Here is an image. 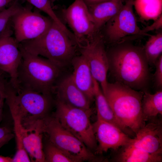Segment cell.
<instances>
[{
	"mask_svg": "<svg viewBox=\"0 0 162 162\" xmlns=\"http://www.w3.org/2000/svg\"><path fill=\"white\" fill-rule=\"evenodd\" d=\"M113 44L107 54L109 70L116 82L136 90H147L150 76L143 47L127 41Z\"/></svg>",
	"mask_w": 162,
	"mask_h": 162,
	"instance_id": "obj_1",
	"label": "cell"
},
{
	"mask_svg": "<svg viewBox=\"0 0 162 162\" xmlns=\"http://www.w3.org/2000/svg\"><path fill=\"white\" fill-rule=\"evenodd\" d=\"M4 93L14 121L26 129L41 124L50 116L55 105L52 94L20 88L16 89L6 81Z\"/></svg>",
	"mask_w": 162,
	"mask_h": 162,
	"instance_id": "obj_2",
	"label": "cell"
},
{
	"mask_svg": "<svg viewBox=\"0 0 162 162\" xmlns=\"http://www.w3.org/2000/svg\"><path fill=\"white\" fill-rule=\"evenodd\" d=\"M143 91L119 82H108L104 94L123 131L130 137L146 124L142 111Z\"/></svg>",
	"mask_w": 162,
	"mask_h": 162,
	"instance_id": "obj_3",
	"label": "cell"
},
{
	"mask_svg": "<svg viewBox=\"0 0 162 162\" xmlns=\"http://www.w3.org/2000/svg\"><path fill=\"white\" fill-rule=\"evenodd\" d=\"M19 45L29 53L44 57L61 69L71 63L78 46L74 37L53 21L43 34Z\"/></svg>",
	"mask_w": 162,
	"mask_h": 162,
	"instance_id": "obj_4",
	"label": "cell"
},
{
	"mask_svg": "<svg viewBox=\"0 0 162 162\" xmlns=\"http://www.w3.org/2000/svg\"><path fill=\"white\" fill-rule=\"evenodd\" d=\"M19 47L22 59L17 70V88L53 94L62 69L46 58Z\"/></svg>",
	"mask_w": 162,
	"mask_h": 162,
	"instance_id": "obj_5",
	"label": "cell"
},
{
	"mask_svg": "<svg viewBox=\"0 0 162 162\" xmlns=\"http://www.w3.org/2000/svg\"><path fill=\"white\" fill-rule=\"evenodd\" d=\"M55 105L54 116L63 127L96 152L98 143L90 120L92 110L73 107L56 99Z\"/></svg>",
	"mask_w": 162,
	"mask_h": 162,
	"instance_id": "obj_6",
	"label": "cell"
},
{
	"mask_svg": "<svg viewBox=\"0 0 162 162\" xmlns=\"http://www.w3.org/2000/svg\"><path fill=\"white\" fill-rule=\"evenodd\" d=\"M44 133L48 136L49 142L58 148L75 155L83 161H101L81 141L65 129L54 116L44 120Z\"/></svg>",
	"mask_w": 162,
	"mask_h": 162,
	"instance_id": "obj_7",
	"label": "cell"
},
{
	"mask_svg": "<svg viewBox=\"0 0 162 162\" xmlns=\"http://www.w3.org/2000/svg\"><path fill=\"white\" fill-rule=\"evenodd\" d=\"M62 12L79 48L89 43L98 33L88 6L83 0H75Z\"/></svg>",
	"mask_w": 162,
	"mask_h": 162,
	"instance_id": "obj_8",
	"label": "cell"
},
{
	"mask_svg": "<svg viewBox=\"0 0 162 162\" xmlns=\"http://www.w3.org/2000/svg\"><path fill=\"white\" fill-rule=\"evenodd\" d=\"M134 0H126L120 10L104 26V38L114 44L127 41L128 37L150 36L143 33L137 24L133 10Z\"/></svg>",
	"mask_w": 162,
	"mask_h": 162,
	"instance_id": "obj_9",
	"label": "cell"
},
{
	"mask_svg": "<svg viewBox=\"0 0 162 162\" xmlns=\"http://www.w3.org/2000/svg\"><path fill=\"white\" fill-rule=\"evenodd\" d=\"M29 5L22 6L14 16L11 26L14 38L18 43L36 38L45 33L53 20Z\"/></svg>",
	"mask_w": 162,
	"mask_h": 162,
	"instance_id": "obj_10",
	"label": "cell"
},
{
	"mask_svg": "<svg viewBox=\"0 0 162 162\" xmlns=\"http://www.w3.org/2000/svg\"><path fill=\"white\" fill-rule=\"evenodd\" d=\"M80 49L81 54L88 63L92 76L98 82L104 94L108 82L107 77L109 64L103 36L98 33Z\"/></svg>",
	"mask_w": 162,
	"mask_h": 162,
	"instance_id": "obj_11",
	"label": "cell"
},
{
	"mask_svg": "<svg viewBox=\"0 0 162 162\" xmlns=\"http://www.w3.org/2000/svg\"><path fill=\"white\" fill-rule=\"evenodd\" d=\"M12 28L0 38V70L8 74L10 83L14 88L18 87L17 70L22 59V54L14 37Z\"/></svg>",
	"mask_w": 162,
	"mask_h": 162,
	"instance_id": "obj_12",
	"label": "cell"
},
{
	"mask_svg": "<svg viewBox=\"0 0 162 162\" xmlns=\"http://www.w3.org/2000/svg\"><path fill=\"white\" fill-rule=\"evenodd\" d=\"M97 142V153L113 151L130 142L132 138L114 125L97 118L92 124Z\"/></svg>",
	"mask_w": 162,
	"mask_h": 162,
	"instance_id": "obj_13",
	"label": "cell"
},
{
	"mask_svg": "<svg viewBox=\"0 0 162 162\" xmlns=\"http://www.w3.org/2000/svg\"><path fill=\"white\" fill-rule=\"evenodd\" d=\"M56 99L70 106L91 111V102L74 83L71 75L58 80L55 88Z\"/></svg>",
	"mask_w": 162,
	"mask_h": 162,
	"instance_id": "obj_14",
	"label": "cell"
},
{
	"mask_svg": "<svg viewBox=\"0 0 162 162\" xmlns=\"http://www.w3.org/2000/svg\"><path fill=\"white\" fill-rule=\"evenodd\" d=\"M131 142L152 154H162V126L161 122L152 121L140 129Z\"/></svg>",
	"mask_w": 162,
	"mask_h": 162,
	"instance_id": "obj_15",
	"label": "cell"
},
{
	"mask_svg": "<svg viewBox=\"0 0 162 162\" xmlns=\"http://www.w3.org/2000/svg\"><path fill=\"white\" fill-rule=\"evenodd\" d=\"M19 130L24 147L31 162H45L42 142L43 124L26 129L14 122Z\"/></svg>",
	"mask_w": 162,
	"mask_h": 162,
	"instance_id": "obj_16",
	"label": "cell"
},
{
	"mask_svg": "<svg viewBox=\"0 0 162 162\" xmlns=\"http://www.w3.org/2000/svg\"><path fill=\"white\" fill-rule=\"evenodd\" d=\"M71 63L73 68L71 76L74 83L92 102L94 100L93 78L88 63L81 54L75 56Z\"/></svg>",
	"mask_w": 162,
	"mask_h": 162,
	"instance_id": "obj_17",
	"label": "cell"
},
{
	"mask_svg": "<svg viewBox=\"0 0 162 162\" xmlns=\"http://www.w3.org/2000/svg\"><path fill=\"white\" fill-rule=\"evenodd\" d=\"M114 151L115 152L112 158V160L113 162L162 161V154H152L148 153L135 146L131 142Z\"/></svg>",
	"mask_w": 162,
	"mask_h": 162,
	"instance_id": "obj_18",
	"label": "cell"
},
{
	"mask_svg": "<svg viewBox=\"0 0 162 162\" xmlns=\"http://www.w3.org/2000/svg\"><path fill=\"white\" fill-rule=\"evenodd\" d=\"M126 0H109L88 5L98 32L121 9Z\"/></svg>",
	"mask_w": 162,
	"mask_h": 162,
	"instance_id": "obj_19",
	"label": "cell"
},
{
	"mask_svg": "<svg viewBox=\"0 0 162 162\" xmlns=\"http://www.w3.org/2000/svg\"><path fill=\"white\" fill-rule=\"evenodd\" d=\"M93 82L97 118L114 125L123 131L122 127L118 122L99 83L94 78Z\"/></svg>",
	"mask_w": 162,
	"mask_h": 162,
	"instance_id": "obj_20",
	"label": "cell"
},
{
	"mask_svg": "<svg viewBox=\"0 0 162 162\" xmlns=\"http://www.w3.org/2000/svg\"><path fill=\"white\" fill-rule=\"evenodd\" d=\"M142 111L145 122L154 119L162 115V90L160 89L152 94L147 90L143 91L142 102Z\"/></svg>",
	"mask_w": 162,
	"mask_h": 162,
	"instance_id": "obj_21",
	"label": "cell"
},
{
	"mask_svg": "<svg viewBox=\"0 0 162 162\" xmlns=\"http://www.w3.org/2000/svg\"><path fill=\"white\" fill-rule=\"evenodd\" d=\"M133 6L144 20L154 21L162 14V0H134Z\"/></svg>",
	"mask_w": 162,
	"mask_h": 162,
	"instance_id": "obj_22",
	"label": "cell"
},
{
	"mask_svg": "<svg viewBox=\"0 0 162 162\" xmlns=\"http://www.w3.org/2000/svg\"><path fill=\"white\" fill-rule=\"evenodd\" d=\"M45 162H81L79 157L56 146L49 142L43 148Z\"/></svg>",
	"mask_w": 162,
	"mask_h": 162,
	"instance_id": "obj_23",
	"label": "cell"
},
{
	"mask_svg": "<svg viewBox=\"0 0 162 162\" xmlns=\"http://www.w3.org/2000/svg\"><path fill=\"white\" fill-rule=\"evenodd\" d=\"M149 36L143 49L149 64L154 65L162 55V33L160 32Z\"/></svg>",
	"mask_w": 162,
	"mask_h": 162,
	"instance_id": "obj_24",
	"label": "cell"
},
{
	"mask_svg": "<svg viewBox=\"0 0 162 162\" xmlns=\"http://www.w3.org/2000/svg\"><path fill=\"white\" fill-rule=\"evenodd\" d=\"M19 1H15L9 7L0 11V38L7 31L12 28V18L22 6Z\"/></svg>",
	"mask_w": 162,
	"mask_h": 162,
	"instance_id": "obj_25",
	"label": "cell"
},
{
	"mask_svg": "<svg viewBox=\"0 0 162 162\" xmlns=\"http://www.w3.org/2000/svg\"><path fill=\"white\" fill-rule=\"evenodd\" d=\"M34 6L38 10L46 14L53 21L68 34L71 32L69 30L53 10L50 0H25Z\"/></svg>",
	"mask_w": 162,
	"mask_h": 162,
	"instance_id": "obj_26",
	"label": "cell"
},
{
	"mask_svg": "<svg viewBox=\"0 0 162 162\" xmlns=\"http://www.w3.org/2000/svg\"><path fill=\"white\" fill-rule=\"evenodd\" d=\"M14 131L16 139V150L12 158V162H29L31 160L24 146L17 126L14 124Z\"/></svg>",
	"mask_w": 162,
	"mask_h": 162,
	"instance_id": "obj_27",
	"label": "cell"
},
{
	"mask_svg": "<svg viewBox=\"0 0 162 162\" xmlns=\"http://www.w3.org/2000/svg\"><path fill=\"white\" fill-rule=\"evenodd\" d=\"M155 70L154 75V80L156 86L161 88L162 87V55L155 63Z\"/></svg>",
	"mask_w": 162,
	"mask_h": 162,
	"instance_id": "obj_28",
	"label": "cell"
},
{
	"mask_svg": "<svg viewBox=\"0 0 162 162\" xmlns=\"http://www.w3.org/2000/svg\"><path fill=\"white\" fill-rule=\"evenodd\" d=\"M15 137V134L9 128L0 127V148Z\"/></svg>",
	"mask_w": 162,
	"mask_h": 162,
	"instance_id": "obj_29",
	"label": "cell"
},
{
	"mask_svg": "<svg viewBox=\"0 0 162 162\" xmlns=\"http://www.w3.org/2000/svg\"><path fill=\"white\" fill-rule=\"evenodd\" d=\"M162 28V14L156 20L154 21V22L151 25L148 26L142 30V32L146 34L148 32L157 30Z\"/></svg>",
	"mask_w": 162,
	"mask_h": 162,
	"instance_id": "obj_30",
	"label": "cell"
},
{
	"mask_svg": "<svg viewBox=\"0 0 162 162\" xmlns=\"http://www.w3.org/2000/svg\"><path fill=\"white\" fill-rule=\"evenodd\" d=\"M3 88L4 82L0 80V122L2 119L4 102L5 100Z\"/></svg>",
	"mask_w": 162,
	"mask_h": 162,
	"instance_id": "obj_31",
	"label": "cell"
},
{
	"mask_svg": "<svg viewBox=\"0 0 162 162\" xmlns=\"http://www.w3.org/2000/svg\"><path fill=\"white\" fill-rule=\"evenodd\" d=\"M16 0H0V11L9 7Z\"/></svg>",
	"mask_w": 162,
	"mask_h": 162,
	"instance_id": "obj_32",
	"label": "cell"
},
{
	"mask_svg": "<svg viewBox=\"0 0 162 162\" xmlns=\"http://www.w3.org/2000/svg\"><path fill=\"white\" fill-rule=\"evenodd\" d=\"M86 4L88 5H91L103 2L109 0H83Z\"/></svg>",
	"mask_w": 162,
	"mask_h": 162,
	"instance_id": "obj_33",
	"label": "cell"
},
{
	"mask_svg": "<svg viewBox=\"0 0 162 162\" xmlns=\"http://www.w3.org/2000/svg\"><path fill=\"white\" fill-rule=\"evenodd\" d=\"M0 162H12V158L0 155Z\"/></svg>",
	"mask_w": 162,
	"mask_h": 162,
	"instance_id": "obj_34",
	"label": "cell"
},
{
	"mask_svg": "<svg viewBox=\"0 0 162 162\" xmlns=\"http://www.w3.org/2000/svg\"><path fill=\"white\" fill-rule=\"evenodd\" d=\"M58 0H50L51 2H55L56 1H57Z\"/></svg>",
	"mask_w": 162,
	"mask_h": 162,
	"instance_id": "obj_35",
	"label": "cell"
},
{
	"mask_svg": "<svg viewBox=\"0 0 162 162\" xmlns=\"http://www.w3.org/2000/svg\"><path fill=\"white\" fill-rule=\"evenodd\" d=\"M3 73V72L0 70V76H2V74Z\"/></svg>",
	"mask_w": 162,
	"mask_h": 162,
	"instance_id": "obj_36",
	"label": "cell"
}]
</instances>
